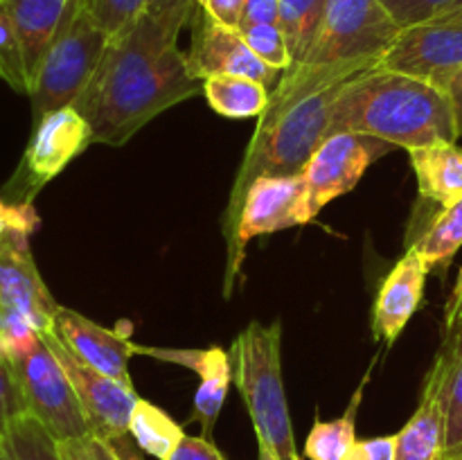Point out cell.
<instances>
[{"instance_id": "1", "label": "cell", "mask_w": 462, "mask_h": 460, "mask_svg": "<svg viewBox=\"0 0 462 460\" xmlns=\"http://www.w3.org/2000/svg\"><path fill=\"white\" fill-rule=\"evenodd\" d=\"M194 12L197 0H174L162 9H144L113 36L97 72L72 104L95 143L122 147L153 117L203 90L179 48L180 30Z\"/></svg>"}, {"instance_id": "2", "label": "cell", "mask_w": 462, "mask_h": 460, "mask_svg": "<svg viewBox=\"0 0 462 460\" xmlns=\"http://www.w3.org/2000/svg\"><path fill=\"white\" fill-rule=\"evenodd\" d=\"M377 68L374 63H337L305 66L296 63L282 72L251 135L244 161L230 188L224 212V235L228 251L237 233L239 210L248 188L260 176L302 174L311 153L329 135L332 106L343 86L356 75Z\"/></svg>"}, {"instance_id": "3", "label": "cell", "mask_w": 462, "mask_h": 460, "mask_svg": "<svg viewBox=\"0 0 462 460\" xmlns=\"http://www.w3.org/2000/svg\"><path fill=\"white\" fill-rule=\"evenodd\" d=\"M338 131L373 135L404 149L460 138L447 90L383 68H373L343 86L329 124V133Z\"/></svg>"}, {"instance_id": "4", "label": "cell", "mask_w": 462, "mask_h": 460, "mask_svg": "<svg viewBox=\"0 0 462 460\" xmlns=\"http://www.w3.org/2000/svg\"><path fill=\"white\" fill-rule=\"evenodd\" d=\"M228 356L233 383L251 415L257 446H269L280 460H302L282 379V323L251 320L237 334Z\"/></svg>"}, {"instance_id": "5", "label": "cell", "mask_w": 462, "mask_h": 460, "mask_svg": "<svg viewBox=\"0 0 462 460\" xmlns=\"http://www.w3.org/2000/svg\"><path fill=\"white\" fill-rule=\"evenodd\" d=\"M111 36L95 21L86 0H68L61 25L30 88L32 117L39 122L57 108L72 106L102 63Z\"/></svg>"}, {"instance_id": "6", "label": "cell", "mask_w": 462, "mask_h": 460, "mask_svg": "<svg viewBox=\"0 0 462 460\" xmlns=\"http://www.w3.org/2000/svg\"><path fill=\"white\" fill-rule=\"evenodd\" d=\"M402 27L379 0H329L305 66L374 63L383 57ZM296 66V63H293Z\"/></svg>"}, {"instance_id": "7", "label": "cell", "mask_w": 462, "mask_h": 460, "mask_svg": "<svg viewBox=\"0 0 462 460\" xmlns=\"http://www.w3.org/2000/svg\"><path fill=\"white\" fill-rule=\"evenodd\" d=\"M9 361L21 386L27 413L39 419L54 440H72L90 433L75 386L43 336H39L30 350Z\"/></svg>"}, {"instance_id": "8", "label": "cell", "mask_w": 462, "mask_h": 460, "mask_svg": "<svg viewBox=\"0 0 462 460\" xmlns=\"http://www.w3.org/2000/svg\"><path fill=\"white\" fill-rule=\"evenodd\" d=\"M310 221L305 176H260L253 180L239 210L233 248L228 251L224 280L226 296L233 293L244 255H246V244L251 239L296 228V225H307Z\"/></svg>"}, {"instance_id": "9", "label": "cell", "mask_w": 462, "mask_h": 460, "mask_svg": "<svg viewBox=\"0 0 462 460\" xmlns=\"http://www.w3.org/2000/svg\"><path fill=\"white\" fill-rule=\"evenodd\" d=\"M93 131L75 106H63L34 122L12 185H21L16 201H34L41 188L57 179L77 156L93 144Z\"/></svg>"}, {"instance_id": "10", "label": "cell", "mask_w": 462, "mask_h": 460, "mask_svg": "<svg viewBox=\"0 0 462 460\" xmlns=\"http://www.w3.org/2000/svg\"><path fill=\"white\" fill-rule=\"evenodd\" d=\"M393 144L373 135L338 131L329 133L311 153L310 162L302 170L307 183V201H310L311 221L334 198L352 192L364 179L368 167L388 153Z\"/></svg>"}, {"instance_id": "11", "label": "cell", "mask_w": 462, "mask_h": 460, "mask_svg": "<svg viewBox=\"0 0 462 460\" xmlns=\"http://www.w3.org/2000/svg\"><path fill=\"white\" fill-rule=\"evenodd\" d=\"M377 68L404 72L449 90L462 70V18H433L404 27L379 59Z\"/></svg>"}, {"instance_id": "12", "label": "cell", "mask_w": 462, "mask_h": 460, "mask_svg": "<svg viewBox=\"0 0 462 460\" xmlns=\"http://www.w3.org/2000/svg\"><path fill=\"white\" fill-rule=\"evenodd\" d=\"M50 350L59 359V363L66 370L68 379L75 386L77 397L81 401L86 419H88L90 433L104 437V440H113L117 436H126L129 433L131 415H134L135 404L140 397L135 395L134 386H125V383L116 382V379L106 377L99 370L90 368L88 363L79 359L61 338L57 336L54 329L50 332H41Z\"/></svg>"}, {"instance_id": "13", "label": "cell", "mask_w": 462, "mask_h": 460, "mask_svg": "<svg viewBox=\"0 0 462 460\" xmlns=\"http://www.w3.org/2000/svg\"><path fill=\"white\" fill-rule=\"evenodd\" d=\"M194 36L188 52L189 72L199 81L215 75H239L262 81L264 86H275L282 72L266 66L257 54L248 48L242 32L212 21L197 7L192 16Z\"/></svg>"}, {"instance_id": "14", "label": "cell", "mask_w": 462, "mask_h": 460, "mask_svg": "<svg viewBox=\"0 0 462 460\" xmlns=\"http://www.w3.org/2000/svg\"><path fill=\"white\" fill-rule=\"evenodd\" d=\"M458 350L442 345L424 379L418 409L397 433L395 460H447V383Z\"/></svg>"}, {"instance_id": "15", "label": "cell", "mask_w": 462, "mask_h": 460, "mask_svg": "<svg viewBox=\"0 0 462 460\" xmlns=\"http://www.w3.org/2000/svg\"><path fill=\"white\" fill-rule=\"evenodd\" d=\"M0 305L16 309L39 332L54 329L59 302L36 269L27 235H0Z\"/></svg>"}, {"instance_id": "16", "label": "cell", "mask_w": 462, "mask_h": 460, "mask_svg": "<svg viewBox=\"0 0 462 460\" xmlns=\"http://www.w3.org/2000/svg\"><path fill=\"white\" fill-rule=\"evenodd\" d=\"M54 332L90 368L99 370L125 386H134L129 374V361L135 354V341L126 320H120L116 327L108 329L81 316L79 311L59 305L57 314H54Z\"/></svg>"}, {"instance_id": "17", "label": "cell", "mask_w": 462, "mask_h": 460, "mask_svg": "<svg viewBox=\"0 0 462 460\" xmlns=\"http://www.w3.org/2000/svg\"><path fill=\"white\" fill-rule=\"evenodd\" d=\"M429 273L431 271L413 246L397 260L374 298L373 332L377 341L393 345L400 338L409 320L422 305Z\"/></svg>"}, {"instance_id": "18", "label": "cell", "mask_w": 462, "mask_h": 460, "mask_svg": "<svg viewBox=\"0 0 462 460\" xmlns=\"http://www.w3.org/2000/svg\"><path fill=\"white\" fill-rule=\"evenodd\" d=\"M3 3L16 27L23 59H25L27 81L32 88V81L43 63L45 52L50 50L54 34L61 25L68 0H3Z\"/></svg>"}, {"instance_id": "19", "label": "cell", "mask_w": 462, "mask_h": 460, "mask_svg": "<svg viewBox=\"0 0 462 460\" xmlns=\"http://www.w3.org/2000/svg\"><path fill=\"white\" fill-rule=\"evenodd\" d=\"M418 189L440 207L462 198V147L458 143H433L409 149Z\"/></svg>"}, {"instance_id": "20", "label": "cell", "mask_w": 462, "mask_h": 460, "mask_svg": "<svg viewBox=\"0 0 462 460\" xmlns=\"http://www.w3.org/2000/svg\"><path fill=\"white\" fill-rule=\"evenodd\" d=\"M203 95L219 115L230 120H251L260 117L269 106V86L251 77L215 75L203 81Z\"/></svg>"}, {"instance_id": "21", "label": "cell", "mask_w": 462, "mask_h": 460, "mask_svg": "<svg viewBox=\"0 0 462 460\" xmlns=\"http://www.w3.org/2000/svg\"><path fill=\"white\" fill-rule=\"evenodd\" d=\"M370 373L364 374V382L352 395L350 404H347L346 413L337 419H328L323 422L320 418L314 419L310 436L305 440V458L307 460H343L352 445L356 442V415H359L361 401H364V391L370 382Z\"/></svg>"}, {"instance_id": "22", "label": "cell", "mask_w": 462, "mask_h": 460, "mask_svg": "<svg viewBox=\"0 0 462 460\" xmlns=\"http://www.w3.org/2000/svg\"><path fill=\"white\" fill-rule=\"evenodd\" d=\"M129 436L134 437L143 454L153 455L158 460H170V455L185 437V431L161 406L147 400H138L134 415H131Z\"/></svg>"}, {"instance_id": "23", "label": "cell", "mask_w": 462, "mask_h": 460, "mask_svg": "<svg viewBox=\"0 0 462 460\" xmlns=\"http://www.w3.org/2000/svg\"><path fill=\"white\" fill-rule=\"evenodd\" d=\"M429 271H445L462 248V198L440 207L413 244Z\"/></svg>"}, {"instance_id": "24", "label": "cell", "mask_w": 462, "mask_h": 460, "mask_svg": "<svg viewBox=\"0 0 462 460\" xmlns=\"http://www.w3.org/2000/svg\"><path fill=\"white\" fill-rule=\"evenodd\" d=\"M329 0H278V25L293 63H300L314 43Z\"/></svg>"}, {"instance_id": "25", "label": "cell", "mask_w": 462, "mask_h": 460, "mask_svg": "<svg viewBox=\"0 0 462 460\" xmlns=\"http://www.w3.org/2000/svg\"><path fill=\"white\" fill-rule=\"evenodd\" d=\"M3 442L12 460H63L57 440L30 413L21 415L9 424Z\"/></svg>"}, {"instance_id": "26", "label": "cell", "mask_w": 462, "mask_h": 460, "mask_svg": "<svg viewBox=\"0 0 462 460\" xmlns=\"http://www.w3.org/2000/svg\"><path fill=\"white\" fill-rule=\"evenodd\" d=\"M134 352L194 370L201 377V382H208V379H233L230 356L221 347H208V350H183L180 347V350H176V347H152L134 343Z\"/></svg>"}, {"instance_id": "27", "label": "cell", "mask_w": 462, "mask_h": 460, "mask_svg": "<svg viewBox=\"0 0 462 460\" xmlns=\"http://www.w3.org/2000/svg\"><path fill=\"white\" fill-rule=\"evenodd\" d=\"M0 79L12 86L16 93H30L21 41L3 0H0Z\"/></svg>"}, {"instance_id": "28", "label": "cell", "mask_w": 462, "mask_h": 460, "mask_svg": "<svg viewBox=\"0 0 462 460\" xmlns=\"http://www.w3.org/2000/svg\"><path fill=\"white\" fill-rule=\"evenodd\" d=\"M239 32H242L248 48H251L253 52L257 54V59H262L269 68L284 72L293 66L291 52H289L287 41H284V34L282 30H280L278 23H273V25H253Z\"/></svg>"}, {"instance_id": "29", "label": "cell", "mask_w": 462, "mask_h": 460, "mask_svg": "<svg viewBox=\"0 0 462 460\" xmlns=\"http://www.w3.org/2000/svg\"><path fill=\"white\" fill-rule=\"evenodd\" d=\"M462 455V350L456 354L447 383V440L445 458L458 460Z\"/></svg>"}, {"instance_id": "30", "label": "cell", "mask_w": 462, "mask_h": 460, "mask_svg": "<svg viewBox=\"0 0 462 460\" xmlns=\"http://www.w3.org/2000/svg\"><path fill=\"white\" fill-rule=\"evenodd\" d=\"M233 379H208V382L199 383L197 392H194V413L192 419L201 424V436L210 440L212 431L217 427L221 409H224L226 395Z\"/></svg>"}, {"instance_id": "31", "label": "cell", "mask_w": 462, "mask_h": 460, "mask_svg": "<svg viewBox=\"0 0 462 460\" xmlns=\"http://www.w3.org/2000/svg\"><path fill=\"white\" fill-rule=\"evenodd\" d=\"M41 332L16 309L0 305V352L7 359L23 354L39 341Z\"/></svg>"}, {"instance_id": "32", "label": "cell", "mask_w": 462, "mask_h": 460, "mask_svg": "<svg viewBox=\"0 0 462 460\" xmlns=\"http://www.w3.org/2000/svg\"><path fill=\"white\" fill-rule=\"evenodd\" d=\"M86 3H88L95 21L104 27L111 39L149 7V0H86Z\"/></svg>"}, {"instance_id": "33", "label": "cell", "mask_w": 462, "mask_h": 460, "mask_svg": "<svg viewBox=\"0 0 462 460\" xmlns=\"http://www.w3.org/2000/svg\"><path fill=\"white\" fill-rule=\"evenodd\" d=\"M379 3L391 14L393 21L404 30V27L433 21L458 0H379Z\"/></svg>"}, {"instance_id": "34", "label": "cell", "mask_w": 462, "mask_h": 460, "mask_svg": "<svg viewBox=\"0 0 462 460\" xmlns=\"http://www.w3.org/2000/svg\"><path fill=\"white\" fill-rule=\"evenodd\" d=\"M25 400H23L21 386L14 374V365L7 356L0 352V436H5L9 424L16 418L25 415Z\"/></svg>"}, {"instance_id": "35", "label": "cell", "mask_w": 462, "mask_h": 460, "mask_svg": "<svg viewBox=\"0 0 462 460\" xmlns=\"http://www.w3.org/2000/svg\"><path fill=\"white\" fill-rule=\"evenodd\" d=\"M41 216L34 201H5L0 198V235L21 233L32 237L39 230Z\"/></svg>"}, {"instance_id": "36", "label": "cell", "mask_w": 462, "mask_h": 460, "mask_svg": "<svg viewBox=\"0 0 462 460\" xmlns=\"http://www.w3.org/2000/svg\"><path fill=\"white\" fill-rule=\"evenodd\" d=\"M59 454L63 460H120L111 442L95 433H86L81 437L57 442Z\"/></svg>"}, {"instance_id": "37", "label": "cell", "mask_w": 462, "mask_h": 460, "mask_svg": "<svg viewBox=\"0 0 462 460\" xmlns=\"http://www.w3.org/2000/svg\"><path fill=\"white\" fill-rule=\"evenodd\" d=\"M442 345L458 352L462 350V266L458 278H456L454 291H451L449 300H447L445 341H442Z\"/></svg>"}, {"instance_id": "38", "label": "cell", "mask_w": 462, "mask_h": 460, "mask_svg": "<svg viewBox=\"0 0 462 460\" xmlns=\"http://www.w3.org/2000/svg\"><path fill=\"white\" fill-rule=\"evenodd\" d=\"M397 433L395 436H377L356 440L343 460H395Z\"/></svg>"}, {"instance_id": "39", "label": "cell", "mask_w": 462, "mask_h": 460, "mask_svg": "<svg viewBox=\"0 0 462 460\" xmlns=\"http://www.w3.org/2000/svg\"><path fill=\"white\" fill-rule=\"evenodd\" d=\"M170 460H226L224 454L219 451V446L212 440L203 436H188L180 440V445L176 446L174 454L170 455Z\"/></svg>"}, {"instance_id": "40", "label": "cell", "mask_w": 462, "mask_h": 460, "mask_svg": "<svg viewBox=\"0 0 462 460\" xmlns=\"http://www.w3.org/2000/svg\"><path fill=\"white\" fill-rule=\"evenodd\" d=\"M244 5H246V0H197V7L206 16L226 27H235V30L239 27Z\"/></svg>"}, {"instance_id": "41", "label": "cell", "mask_w": 462, "mask_h": 460, "mask_svg": "<svg viewBox=\"0 0 462 460\" xmlns=\"http://www.w3.org/2000/svg\"><path fill=\"white\" fill-rule=\"evenodd\" d=\"M278 0H246L237 30H246L253 25H273L278 23Z\"/></svg>"}, {"instance_id": "42", "label": "cell", "mask_w": 462, "mask_h": 460, "mask_svg": "<svg viewBox=\"0 0 462 460\" xmlns=\"http://www.w3.org/2000/svg\"><path fill=\"white\" fill-rule=\"evenodd\" d=\"M108 442H111V446L116 449V454L120 455V460H144L143 451H140V446L135 445L134 437H131L129 433H126V436L113 437V440Z\"/></svg>"}, {"instance_id": "43", "label": "cell", "mask_w": 462, "mask_h": 460, "mask_svg": "<svg viewBox=\"0 0 462 460\" xmlns=\"http://www.w3.org/2000/svg\"><path fill=\"white\" fill-rule=\"evenodd\" d=\"M449 97L451 104H454V113H456V124H458V133L462 135V70L456 75V79L451 81L449 86Z\"/></svg>"}, {"instance_id": "44", "label": "cell", "mask_w": 462, "mask_h": 460, "mask_svg": "<svg viewBox=\"0 0 462 460\" xmlns=\"http://www.w3.org/2000/svg\"><path fill=\"white\" fill-rule=\"evenodd\" d=\"M438 18H462V0H458V3L451 5L449 9H447L445 14H440Z\"/></svg>"}, {"instance_id": "45", "label": "cell", "mask_w": 462, "mask_h": 460, "mask_svg": "<svg viewBox=\"0 0 462 460\" xmlns=\"http://www.w3.org/2000/svg\"><path fill=\"white\" fill-rule=\"evenodd\" d=\"M257 460H280L278 454L269 446H257Z\"/></svg>"}, {"instance_id": "46", "label": "cell", "mask_w": 462, "mask_h": 460, "mask_svg": "<svg viewBox=\"0 0 462 460\" xmlns=\"http://www.w3.org/2000/svg\"><path fill=\"white\" fill-rule=\"evenodd\" d=\"M174 0H149V7L147 9H162L167 7V5H171Z\"/></svg>"}, {"instance_id": "47", "label": "cell", "mask_w": 462, "mask_h": 460, "mask_svg": "<svg viewBox=\"0 0 462 460\" xmlns=\"http://www.w3.org/2000/svg\"><path fill=\"white\" fill-rule=\"evenodd\" d=\"M0 460H12V458H9L7 449H5V442H3V436H0Z\"/></svg>"}, {"instance_id": "48", "label": "cell", "mask_w": 462, "mask_h": 460, "mask_svg": "<svg viewBox=\"0 0 462 460\" xmlns=\"http://www.w3.org/2000/svg\"><path fill=\"white\" fill-rule=\"evenodd\" d=\"M458 460H462V455H460V458H458Z\"/></svg>"}]
</instances>
